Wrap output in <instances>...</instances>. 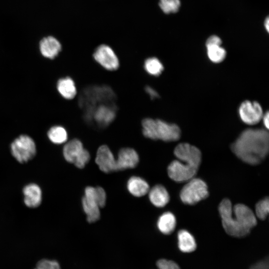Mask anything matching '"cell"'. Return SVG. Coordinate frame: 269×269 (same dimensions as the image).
Here are the masks:
<instances>
[{
	"label": "cell",
	"instance_id": "1",
	"mask_svg": "<svg viewBox=\"0 0 269 269\" xmlns=\"http://www.w3.org/2000/svg\"><path fill=\"white\" fill-rule=\"evenodd\" d=\"M231 148L243 161L251 165L259 164L269 152V133L265 129H246L231 144Z\"/></svg>",
	"mask_w": 269,
	"mask_h": 269
},
{
	"label": "cell",
	"instance_id": "2",
	"mask_svg": "<svg viewBox=\"0 0 269 269\" xmlns=\"http://www.w3.org/2000/svg\"><path fill=\"white\" fill-rule=\"evenodd\" d=\"M218 210L224 229L232 237H245L257 225L255 214L244 204H238L232 207L230 200L224 199L220 203Z\"/></svg>",
	"mask_w": 269,
	"mask_h": 269
},
{
	"label": "cell",
	"instance_id": "3",
	"mask_svg": "<svg viewBox=\"0 0 269 269\" xmlns=\"http://www.w3.org/2000/svg\"><path fill=\"white\" fill-rule=\"evenodd\" d=\"M174 154L178 160H173L168 165L169 177L178 182L193 178L201 161L200 150L189 143H181L175 147Z\"/></svg>",
	"mask_w": 269,
	"mask_h": 269
},
{
	"label": "cell",
	"instance_id": "4",
	"mask_svg": "<svg viewBox=\"0 0 269 269\" xmlns=\"http://www.w3.org/2000/svg\"><path fill=\"white\" fill-rule=\"evenodd\" d=\"M142 133L146 138L164 141H174L181 136V130L175 124L160 119L146 118L141 121Z\"/></svg>",
	"mask_w": 269,
	"mask_h": 269
},
{
	"label": "cell",
	"instance_id": "5",
	"mask_svg": "<svg viewBox=\"0 0 269 269\" xmlns=\"http://www.w3.org/2000/svg\"><path fill=\"white\" fill-rule=\"evenodd\" d=\"M116 95L107 85H92L85 88L79 98V105L84 112L105 103H114Z\"/></svg>",
	"mask_w": 269,
	"mask_h": 269
},
{
	"label": "cell",
	"instance_id": "6",
	"mask_svg": "<svg viewBox=\"0 0 269 269\" xmlns=\"http://www.w3.org/2000/svg\"><path fill=\"white\" fill-rule=\"evenodd\" d=\"M106 194L100 187H87L84 191L82 204L89 223L98 221L100 217V208L105 206Z\"/></svg>",
	"mask_w": 269,
	"mask_h": 269
},
{
	"label": "cell",
	"instance_id": "7",
	"mask_svg": "<svg viewBox=\"0 0 269 269\" xmlns=\"http://www.w3.org/2000/svg\"><path fill=\"white\" fill-rule=\"evenodd\" d=\"M117 110L114 103H102L84 112V117L88 123H94L99 128H106L115 120Z\"/></svg>",
	"mask_w": 269,
	"mask_h": 269
},
{
	"label": "cell",
	"instance_id": "8",
	"mask_svg": "<svg viewBox=\"0 0 269 269\" xmlns=\"http://www.w3.org/2000/svg\"><path fill=\"white\" fill-rule=\"evenodd\" d=\"M10 152L18 162L24 163L35 156L36 153V144L30 136L22 134L15 138L11 142Z\"/></svg>",
	"mask_w": 269,
	"mask_h": 269
},
{
	"label": "cell",
	"instance_id": "9",
	"mask_svg": "<svg viewBox=\"0 0 269 269\" xmlns=\"http://www.w3.org/2000/svg\"><path fill=\"white\" fill-rule=\"evenodd\" d=\"M209 195L206 183L200 178H193L185 184L180 193L183 203L193 205L206 198Z\"/></svg>",
	"mask_w": 269,
	"mask_h": 269
},
{
	"label": "cell",
	"instance_id": "10",
	"mask_svg": "<svg viewBox=\"0 0 269 269\" xmlns=\"http://www.w3.org/2000/svg\"><path fill=\"white\" fill-rule=\"evenodd\" d=\"M63 154L67 161L73 163L79 168H84L90 159L89 151L77 138L72 139L65 143L63 148Z\"/></svg>",
	"mask_w": 269,
	"mask_h": 269
},
{
	"label": "cell",
	"instance_id": "11",
	"mask_svg": "<svg viewBox=\"0 0 269 269\" xmlns=\"http://www.w3.org/2000/svg\"><path fill=\"white\" fill-rule=\"evenodd\" d=\"M93 56L96 62L107 70L113 71L119 67L120 62L117 54L108 45L101 44L98 46Z\"/></svg>",
	"mask_w": 269,
	"mask_h": 269
},
{
	"label": "cell",
	"instance_id": "12",
	"mask_svg": "<svg viewBox=\"0 0 269 269\" xmlns=\"http://www.w3.org/2000/svg\"><path fill=\"white\" fill-rule=\"evenodd\" d=\"M238 111L241 120L249 125L259 123L264 114L263 109L258 102L249 100L244 101L240 104Z\"/></svg>",
	"mask_w": 269,
	"mask_h": 269
},
{
	"label": "cell",
	"instance_id": "13",
	"mask_svg": "<svg viewBox=\"0 0 269 269\" xmlns=\"http://www.w3.org/2000/svg\"><path fill=\"white\" fill-rule=\"evenodd\" d=\"M95 162L100 169L105 173L117 171L116 159L106 145L100 146L97 151Z\"/></svg>",
	"mask_w": 269,
	"mask_h": 269
},
{
	"label": "cell",
	"instance_id": "14",
	"mask_svg": "<svg viewBox=\"0 0 269 269\" xmlns=\"http://www.w3.org/2000/svg\"><path fill=\"white\" fill-rule=\"evenodd\" d=\"M139 161L136 151L130 147L121 149L116 159L117 171L134 168Z\"/></svg>",
	"mask_w": 269,
	"mask_h": 269
},
{
	"label": "cell",
	"instance_id": "15",
	"mask_svg": "<svg viewBox=\"0 0 269 269\" xmlns=\"http://www.w3.org/2000/svg\"><path fill=\"white\" fill-rule=\"evenodd\" d=\"M60 42L54 37L48 36L43 38L39 42L41 54L45 58L53 59L61 52Z\"/></svg>",
	"mask_w": 269,
	"mask_h": 269
},
{
	"label": "cell",
	"instance_id": "16",
	"mask_svg": "<svg viewBox=\"0 0 269 269\" xmlns=\"http://www.w3.org/2000/svg\"><path fill=\"white\" fill-rule=\"evenodd\" d=\"M24 203L29 208H36L41 203L42 191L40 187L35 183L26 185L23 189Z\"/></svg>",
	"mask_w": 269,
	"mask_h": 269
},
{
	"label": "cell",
	"instance_id": "17",
	"mask_svg": "<svg viewBox=\"0 0 269 269\" xmlns=\"http://www.w3.org/2000/svg\"><path fill=\"white\" fill-rule=\"evenodd\" d=\"M148 197L150 202L156 207L165 206L169 201V195L165 188L156 185L149 190Z\"/></svg>",
	"mask_w": 269,
	"mask_h": 269
},
{
	"label": "cell",
	"instance_id": "18",
	"mask_svg": "<svg viewBox=\"0 0 269 269\" xmlns=\"http://www.w3.org/2000/svg\"><path fill=\"white\" fill-rule=\"evenodd\" d=\"M56 87L59 93L65 99L72 100L77 95V90L75 83L70 77L59 79Z\"/></svg>",
	"mask_w": 269,
	"mask_h": 269
},
{
	"label": "cell",
	"instance_id": "19",
	"mask_svg": "<svg viewBox=\"0 0 269 269\" xmlns=\"http://www.w3.org/2000/svg\"><path fill=\"white\" fill-rule=\"evenodd\" d=\"M127 189L133 196L137 197L146 194L149 190L147 182L138 176H132L128 181Z\"/></svg>",
	"mask_w": 269,
	"mask_h": 269
},
{
	"label": "cell",
	"instance_id": "20",
	"mask_svg": "<svg viewBox=\"0 0 269 269\" xmlns=\"http://www.w3.org/2000/svg\"><path fill=\"white\" fill-rule=\"evenodd\" d=\"M178 247L184 253H190L195 250L196 243L194 237L187 230H181L177 235Z\"/></svg>",
	"mask_w": 269,
	"mask_h": 269
},
{
	"label": "cell",
	"instance_id": "21",
	"mask_svg": "<svg viewBox=\"0 0 269 269\" xmlns=\"http://www.w3.org/2000/svg\"><path fill=\"white\" fill-rule=\"evenodd\" d=\"M176 224V218L174 215L170 212H166L159 217L157 226L161 233L165 235H169L174 230Z\"/></svg>",
	"mask_w": 269,
	"mask_h": 269
},
{
	"label": "cell",
	"instance_id": "22",
	"mask_svg": "<svg viewBox=\"0 0 269 269\" xmlns=\"http://www.w3.org/2000/svg\"><path fill=\"white\" fill-rule=\"evenodd\" d=\"M47 136L52 143L57 144L66 142L68 139L67 131L61 126L52 127L47 132Z\"/></svg>",
	"mask_w": 269,
	"mask_h": 269
},
{
	"label": "cell",
	"instance_id": "23",
	"mask_svg": "<svg viewBox=\"0 0 269 269\" xmlns=\"http://www.w3.org/2000/svg\"><path fill=\"white\" fill-rule=\"evenodd\" d=\"M143 68L146 73L153 76H159L164 69V66L161 62L155 57L146 59L143 63Z\"/></svg>",
	"mask_w": 269,
	"mask_h": 269
},
{
	"label": "cell",
	"instance_id": "24",
	"mask_svg": "<svg viewBox=\"0 0 269 269\" xmlns=\"http://www.w3.org/2000/svg\"><path fill=\"white\" fill-rule=\"evenodd\" d=\"M206 48L207 56L212 62L219 63L225 59L226 51L221 45H209Z\"/></svg>",
	"mask_w": 269,
	"mask_h": 269
},
{
	"label": "cell",
	"instance_id": "25",
	"mask_svg": "<svg viewBox=\"0 0 269 269\" xmlns=\"http://www.w3.org/2000/svg\"><path fill=\"white\" fill-rule=\"evenodd\" d=\"M159 5L165 13H175L180 6L179 0H159Z\"/></svg>",
	"mask_w": 269,
	"mask_h": 269
},
{
	"label": "cell",
	"instance_id": "26",
	"mask_svg": "<svg viewBox=\"0 0 269 269\" xmlns=\"http://www.w3.org/2000/svg\"><path fill=\"white\" fill-rule=\"evenodd\" d=\"M269 211V200L268 197L258 202L255 208L256 216L261 220L266 219Z\"/></svg>",
	"mask_w": 269,
	"mask_h": 269
},
{
	"label": "cell",
	"instance_id": "27",
	"mask_svg": "<svg viewBox=\"0 0 269 269\" xmlns=\"http://www.w3.org/2000/svg\"><path fill=\"white\" fill-rule=\"evenodd\" d=\"M35 269H60V266L56 261L43 259L37 263Z\"/></svg>",
	"mask_w": 269,
	"mask_h": 269
},
{
	"label": "cell",
	"instance_id": "28",
	"mask_svg": "<svg viewBox=\"0 0 269 269\" xmlns=\"http://www.w3.org/2000/svg\"><path fill=\"white\" fill-rule=\"evenodd\" d=\"M158 269H180L175 262L166 259H160L156 263Z\"/></svg>",
	"mask_w": 269,
	"mask_h": 269
},
{
	"label": "cell",
	"instance_id": "29",
	"mask_svg": "<svg viewBox=\"0 0 269 269\" xmlns=\"http://www.w3.org/2000/svg\"><path fill=\"white\" fill-rule=\"evenodd\" d=\"M144 90L146 94L152 100L158 98L159 97V95L158 92L153 88L150 86H146L144 88Z\"/></svg>",
	"mask_w": 269,
	"mask_h": 269
},
{
	"label": "cell",
	"instance_id": "30",
	"mask_svg": "<svg viewBox=\"0 0 269 269\" xmlns=\"http://www.w3.org/2000/svg\"><path fill=\"white\" fill-rule=\"evenodd\" d=\"M221 39L216 35L210 36L206 42V46L209 45H221Z\"/></svg>",
	"mask_w": 269,
	"mask_h": 269
},
{
	"label": "cell",
	"instance_id": "31",
	"mask_svg": "<svg viewBox=\"0 0 269 269\" xmlns=\"http://www.w3.org/2000/svg\"><path fill=\"white\" fill-rule=\"evenodd\" d=\"M250 269H269L268 260H263L252 266Z\"/></svg>",
	"mask_w": 269,
	"mask_h": 269
},
{
	"label": "cell",
	"instance_id": "32",
	"mask_svg": "<svg viewBox=\"0 0 269 269\" xmlns=\"http://www.w3.org/2000/svg\"><path fill=\"white\" fill-rule=\"evenodd\" d=\"M262 120H263V122L266 129H268L269 127V114L268 111L263 114Z\"/></svg>",
	"mask_w": 269,
	"mask_h": 269
},
{
	"label": "cell",
	"instance_id": "33",
	"mask_svg": "<svg viewBox=\"0 0 269 269\" xmlns=\"http://www.w3.org/2000/svg\"><path fill=\"white\" fill-rule=\"evenodd\" d=\"M265 27L266 29H267V31L269 32V17H267L265 20L264 23Z\"/></svg>",
	"mask_w": 269,
	"mask_h": 269
}]
</instances>
